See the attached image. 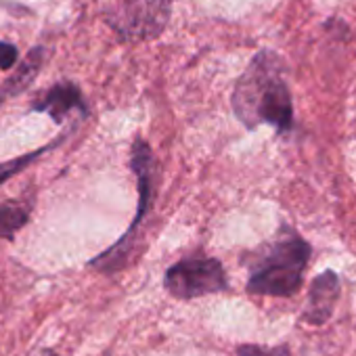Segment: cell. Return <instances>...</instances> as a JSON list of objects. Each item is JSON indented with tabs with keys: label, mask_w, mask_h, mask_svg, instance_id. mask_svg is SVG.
<instances>
[{
	"label": "cell",
	"mask_w": 356,
	"mask_h": 356,
	"mask_svg": "<svg viewBox=\"0 0 356 356\" xmlns=\"http://www.w3.org/2000/svg\"><path fill=\"white\" fill-rule=\"evenodd\" d=\"M285 72L287 67L277 53L260 51L237 78L231 105L248 130L262 124H270L279 134L293 130V101Z\"/></svg>",
	"instance_id": "cell-1"
},
{
	"label": "cell",
	"mask_w": 356,
	"mask_h": 356,
	"mask_svg": "<svg viewBox=\"0 0 356 356\" xmlns=\"http://www.w3.org/2000/svg\"><path fill=\"white\" fill-rule=\"evenodd\" d=\"M312 256L310 243L291 227L281 225L275 239L262 243L245 262L250 268L245 291L250 296L291 298L302 289Z\"/></svg>",
	"instance_id": "cell-2"
},
{
	"label": "cell",
	"mask_w": 356,
	"mask_h": 356,
	"mask_svg": "<svg viewBox=\"0 0 356 356\" xmlns=\"http://www.w3.org/2000/svg\"><path fill=\"white\" fill-rule=\"evenodd\" d=\"M130 168H132V172L136 176V183H138V208L132 218V225L128 227L124 237H120L109 250H105L103 254H99L97 258H92L88 262V266H92L105 275H113L128 264V260L134 252V245H136V241H134L136 233H138L145 216L151 212V206L157 195V161H155V155H153L149 143L140 136H136L132 143Z\"/></svg>",
	"instance_id": "cell-3"
},
{
	"label": "cell",
	"mask_w": 356,
	"mask_h": 356,
	"mask_svg": "<svg viewBox=\"0 0 356 356\" xmlns=\"http://www.w3.org/2000/svg\"><path fill=\"white\" fill-rule=\"evenodd\" d=\"M174 0H107L103 22L124 42L159 38L172 17Z\"/></svg>",
	"instance_id": "cell-4"
},
{
	"label": "cell",
	"mask_w": 356,
	"mask_h": 356,
	"mask_svg": "<svg viewBox=\"0 0 356 356\" xmlns=\"http://www.w3.org/2000/svg\"><path fill=\"white\" fill-rule=\"evenodd\" d=\"M163 289L176 300H195L229 289V277L218 258L191 256L172 264L163 275Z\"/></svg>",
	"instance_id": "cell-5"
},
{
	"label": "cell",
	"mask_w": 356,
	"mask_h": 356,
	"mask_svg": "<svg viewBox=\"0 0 356 356\" xmlns=\"http://www.w3.org/2000/svg\"><path fill=\"white\" fill-rule=\"evenodd\" d=\"M337 300H339V277H337V273L325 270V273L316 275L310 283L300 321L310 325V327L325 325L333 316Z\"/></svg>",
	"instance_id": "cell-6"
},
{
	"label": "cell",
	"mask_w": 356,
	"mask_h": 356,
	"mask_svg": "<svg viewBox=\"0 0 356 356\" xmlns=\"http://www.w3.org/2000/svg\"><path fill=\"white\" fill-rule=\"evenodd\" d=\"M30 109L51 115L55 124H63L72 111H80L82 115H88V105L82 95V88L70 80L57 82L49 90L40 92Z\"/></svg>",
	"instance_id": "cell-7"
},
{
	"label": "cell",
	"mask_w": 356,
	"mask_h": 356,
	"mask_svg": "<svg viewBox=\"0 0 356 356\" xmlns=\"http://www.w3.org/2000/svg\"><path fill=\"white\" fill-rule=\"evenodd\" d=\"M44 59H47L44 47H34L28 53L26 61L11 74V78H7L3 84H0V105H3L9 97H17L24 90H28V86L36 80Z\"/></svg>",
	"instance_id": "cell-8"
},
{
	"label": "cell",
	"mask_w": 356,
	"mask_h": 356,
	"mask_svg": "<svg viewBox=\"0 0 356 356\" xmlns=\"http://www.w3.org/2000/svg\"><path fill=\"white\" fill-rule=\"evenodd\" d=\"M30 222V208L19 202L0 204V239H13Z\"/></svg>",
	"instance_id": "cell-9"
},
{
	"label": "cell",
	"mask_w": 356,
	"mask_h": 356,
	"mask_svg": "<svg viewBox=\"0 0 356 356\" xmlns=\"http://www.w3.org/2000/svg\"><path fill=\"white\" fill-rule=\"evenodd\" d=\"M67 134H61V136H57L55 140H51L49 145H44V147H40V149H34V151H30V153H26V155H19V157H13V159H7V161H0V185H5L9 178H13V176H17L19 172H24L30 163H34L42 153H49L51 149H55L63 138H65Z\"/></svg>",
	"instance_id": "cell-10"
},
{
	"label": "cell",
	"mask_w": 356,
	"mask_h": 356,
	"mask_svg": "<svg viewBox=\"0 0 356 356\" xmlns=\"http://www.w3.org/2000/svg\"><path fill=\"white\" fill-rule=\"evenodd\" d=\"M237 356H291V350L287 343L281 346H262V343H239L237 346Z\"/></svg>",
	"instance_id": "cell-11"
},
{
	"label": "cell",
	"mask_w": 356,
	"mask_h": 356,
	"mask_svg": "<svg viewBox=\"0 0 356 356\" xmlns=\"http://www.w3.org/2000/svg\"><path fill=\"white\" fill-rule=\"evenodd\" d=\"M19 59V51L15 44L0 40V70H13Z\"/></svg>",
	"instance_id": "cell-12"
}]
</instances>
